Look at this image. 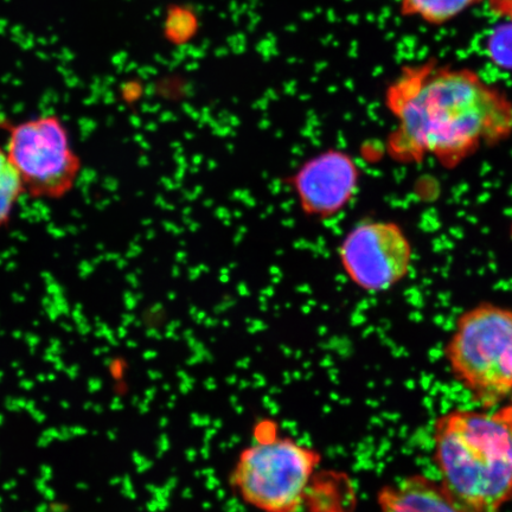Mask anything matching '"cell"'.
<instances>
[{"label": "cell", "mask_w": 512, "mask_h": 512, "mask_svg": "<svg viewBox=\"0 0 512 512\" xmlns=\"http://www.w3.org/2000/svg\"><path fill=\"white\" fill-rule=\"evenodd\" d=\"M380 512H471L454 499L439 479L416 473L377 494Z\"/></svg>", "instance_id": "cell-8"}, {"label": "cell", "mask_w": 512, "mask_h": 512, "mask_svg": "<svg viewBox=\"0 0 512 512\" xmlns=\"http://www.w3.org/2000/svg\"><path fill=\"white\" fill-rule=\"evenodd\" d=\"M511 239H512V226H511Z\"/></svg>", "instance_id": "cell-13"}, {"label": "cell", "mask_w": 512, "mask_h": 512, "mask_svg": "<svg viewBox=\"0 0 512 512\" xmlns=\"http://www.w3.org/2000/svg\"><path fill=\"white\" fill-rule=\"evenodd\" d=\"M360 178L355 159L347 152L332 149L306 160L292 183L305 214L330 219L354 200Z\"/></svg>", "instance_id": "cell-7"}, {"label": "cell", "mask_w": 512, "mask_h": 512, "mask_svg": "<svg viewBox=\"0 0 512 512\" xmlns=\"http://www.w3.org/2000/svg\"><path fill=\"white\" fill-rule=\"evenodd\" d=\"M453 379L484 408L512 393V310L483 302L457 318L445 347Z\"/></svg>", "instance_id": "cell-4"}, {"label": "cell", "mask_w": 512, "mask_h": 512, "mask_svg": "<svg viewBox=\"0 0 512 512\" xmlns=\"http://www.w3.org/2000/svg\"><path fill=\"white\" fill-rule=\"evenodd\" d=\"M8 136L5 152L32 200L60 201L72 192L82 172V159L59 115L28 120L0 119Z\"/></svg>", "instance_id": "cell-5"}, {"label": "cell", "mask_w": 512, "mask_h": 512, "mask_svg": "<svg viewBox=\"0 0 512 512\" xmlns=\"http://www.w3.org/2000/svg\"><path fill=\"white\" fill-rule=\"evenodd\" d=\"M439 482L471 512H501L512 501V403L452 409L433 425Z\"/></svg>", "instance_id": "cell-2"}, {"label": "cell", "mask_w": 512, "mask_h": 512, "mask_svg": "<svg viewBox=\"0 0 512 512\" xmlns=\"http://www.w3.org/2000/svg\"><path fill=\"white\" fill-rule=\"evenodd\" d=\"M320 462L315 448L281 433L277 422L261 420L236 459L229 483L258 512H302Z\"/></svg>", "instance_id": "cell-3"}, {"label": "cell", "mask_w": 512, "mask_h": 512, "mask_svg": "<svg viewBox=\"0 0 512 512\" xmlns=\"http://www.w3.org/2000/svg\"><path fill=\"white\" fill-rule=\"evenodd\" d=\"M486 0H400L403 17L418 18L431 25L450 23Z\"/></svg>", "instance_id": "cell-9"}, {"label": "cell", "mask_w": 512, "mask_h": 512, "mask_svg": "<svg viewBox=\"0 0 512 512\" xmlns=\"http://www.w3.org/2000/svg\"><path fill=\"white\" fill-rule=\"evenodd\" d=\"M495 15L512 22V0H486Z\"/></svg>", "instance_id": "cell-12"}, {"label": "cell", "mask_w": 512, "mask_h": 512, "mask_svg": "<svg viewBox=\"0 0 512 512\" xmlns=\"http://www.w3.org/2000/svg\"><path fill=\"white\" fill-rule=\"evenodd\" d=\"M23 196L21 177L6 156L4 147L0 146V229L8 226Z\"/></svg>", "instance_id": "cell-10"}, {"label": "cell", "mask_w": 512, "mask_h": 512, "mask_svg": "<svg viewBox=\"0 0 512 512\" xmlns=\"http://www.w3.org/2000/svg\"><path fill=\"white\" fill-rule=\"evenodd\" d=\"M510 23V29L492 36L489 54L496 66L512 70V22Z\"/></svg>", "instance_id": "cell-11"}, {"label": "cell", "mask_w": 512, "mask_h": 512, "mask_svg": "<svg viewBox=\"0 0 512 512\" xmlns=\"http://www.w3.org/2000/svg\"><path fill=\"white\" fill-rule=\"evenodd\" d=\"M338 256L352 284L379 293L392 290L411 273L413 246L398 223L367 221L344 236Z\"/></svg>", "instance_id": "cell-6"}, {"label": "cell", "mask_w": 512, "mask_h": 512, "mask_svg": "<svg viewBox=\"0 0 512 512\" xmlns=\"http://www.w3.org/2000/svg\"><path fill=\"white\" fill-rule=\"evenodd\" d=\"M384 98L396 121L387 149L398 163L432 158L454 169L512 136V100L470 68L435 59L408 64Z\"/></svg>", "instance_id": "cell-1"}]
</instances>
